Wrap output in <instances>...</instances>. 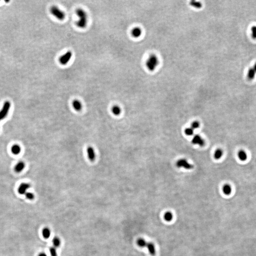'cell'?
<instances>
[{
    "label": "cell",
    "mask_w": 256,
    "mask_h": 256,
    "mask_svg": "<svg viewBox=\"0 0 256 256\" xmlns=\"http://www.w3.org/2000/svg\"><path fill=\"white\" fill-rule=\"evenodd\" d=\"M76 13L79 20L76 22L77 26L80 29H85L88 23V15L86 12L81 8H78L76 11Z\"/></svg>",
    "instance_id": "1"
},
{
    "label": "cell",
    "mask_w": 256,
    "mask_h": 256,
    "mask_svg": "<svg viewBox=\"0 0 256 256\" xmlns=\"http://www.w3.org/2000/svg\"><path fill=\"white\" fill-rule=\"evenodd\" d=\"M159 59L158 57L154 54H152L147 60L146 65L148 69L150 71H153L159 65Z\"/></svg>",
    "instance_id": "2"
},
{
    "label": "cell",
    "mask_w": 256,
    "mask_h": 256,
    "mask_svg": "<svg viewBox=\"0 0 256 256\" xmlns=\"http://www.w3.org/2000/svg\"><path fill=\"white\" fill-rule=\"evenodd\" d=\"M50 11L54 17L60 21L64 20L65 17V13L57 6H52L50 9Z\"/></svg>",
    "instance_id": "3"
},
{
    "label": "cell",
    "mask_w": 256,
    "mask_h": 256,
    "mask_svg": "<svg viewBox=\"0 0 256 256\" xmlns=\"http://www.w3.org/2000/svg\"><path fill=\"white\" fill-rule=\"evenodd\" d=\"M11 108V103L9 101H6L2 106V109L0 111V122L4 119L8 115L10 109Z\"/></svg>",
    "instance_id": "4"
},
{
    "label": "cell",
    "mask_w": 256,
    "mask_h": 256,
    "mask_svg": "<svg viewBox=\"0 0 256 256\" xmlns=\"http://www.w3.org/2000/svg\"><path fill=\"white\" fill-rule=\"evenodd\" d=\"M73 53L70 51H67L59 59V62L62 65H66L71 60Z\"/></svg>",
    "instance_id": "5"
},
{
    "label": "cell",
    "mask_w": 256,
    "mask_h": 256,
    "mask_svg": "<svg viewBox=\"0 0 256 256\" xmlns=\"http://www.w3.org/2000/svg\"><path fill=\"white\" fill-rule=\"evenodd\" d=\"M176 165L178 167H183L187 169H190L193 166L185 159H181L176 162Z\"/></svg>",
    "instance_id": "6"
},
{
    "label": "cell",
    "mask_w": 256,
    "mask_h": 256,
    "mask_svg": "<svg viewBox=\"0 0 256 256\" xmlns=\"http://www.w3.org/2000/svg\"><path fill=\"white\" fill-rule=\"evenodd\" d=\"M87 154L89 160L91 161H95L96 159V154L93 147H88L86 149Z\"/></svg>",
    "instance_id": "7"
},
{
    "label": "cell",
    "mask_w": 256,
    "mask_h": 256,
    "mask_svg": "<svg viewBox=\"0 0 256 256\" xmlns=\"http://www.w3.org/2000/svg\"><path fill=\"white\" fill-rule=\"evenodd\" d=\"M192 142L193 144L198 145L200 146H203L204 145V140L199 135H196L193 137Z\"/></svg>",
    "instance_id": "8"
},
{
    "label": "cell",
    "mask_w": 256,
    "mask_h": 256,
    "mask_svg": "<svg viewBox=\"0 0 256 256\" xmlns=\"http://www.w3.org/2000/svg\"><path fill=\"white\" fill-rule=\"evenodd\" d=\"M30 187V185L27 183H22L19 187L18 191L21 194H25L27 190Z\"/></svg>",
    "instance_id": "9"
},
{
    "label": "cell",
    "mask_w": 256,
    "mask_h": 256,
    "mask_svg": "<svg viewBox=\"0 0 256 256\" xmlns=\"http://www.w3.org/2000/svg\"><path fill=\"white\" fill-rule=\"evenodd\" d=\"M72 105L73 108L75 110V111L79 112L81 111L82 109V104L81 102L80 101L77 100H75L73 101Z\"/></svg>",
    "instance_id": "10"
},
{
    "label": "cell",
    "mask_w": 256,
    "mask_h": 256,
    "mask_svg": "<svg viewBox=\"0 0 256 256\" xmlns=\"http://www.w3.org/2000/svg\"><path fill=\"white\" fill-rule=\"evenodd\" d=\"M142 34V30L139 27L134 28L131 31V35L135 38L139 37Z\"/></svg>",
    "instance_id": "11"
},
{
    "label": "cell",
    "mask_w": 256,
    "mask_h": 256,
    "mask_svg": "<svg viewBox=\"0 0 256 256\" xmlns=\"http://www.w3.org/2000/svg\"><path fill=\"white\" fill-rule=\"evenodd\" d=\"M256 71L254 70L253 68L251 67L249 68L248 74H247V78L249 80H253L256 76Z\"/></svg>",
    "instance_id": "12"
},
{
    "label": "cell",
    "mask_w": 256,
    "mask_h": 256,
    "mask_svg": "<svg viewBox=\"0 0 256 256\" xmlns=\"http://www.w3.org/2000/svg\"><path fill=\"white\" fill-rule=\"evenodd\" d=\"M238 157L240 160L245 161L247 160L248 155L246 152L243 150H240L238 153Z\"/></svg>",
    "instance_id": "13"
},
{
    "label": "cell",
    "mask_w": 256,
    "mask_h": 256,
    "mask_svg": "<svg viewBox=\"0 0 256 256\" xmlns=\"http://www.w3.org/2000/svg\"><path fill=\"white\" fill-rule=\"evenodd\" d=\"M146 247H147L149 253L152 256L155 255L156 253V250H155V247L154 244L152 243V242L147 243Z\"/></svg>",
    "instance_id": "14"
},
{
    "label": "cell",
    "mask_w": 256,
    "mask_h": 256,
    "mask_svg": "<svg viewBox=\"0 0 256 256\" xmlns=\"http://www.w3.org/2000/svg\"><path fill=\"white\" fill-rule=\"evenodd\" d=\"M25 167V164L23 162H18L16 165L15 166L14 170L15 172L17 173H20L21 172Z\"/></svg>",
    "instance_id": "15"
},
{
    "label": "cell",
    "mask_w": 256,
    "mask_h": 256,
    "mask_svg": "<svg viewBox=\"0 0 256 256\" xmlns=\"http://www.w3.org/2000/svg\"><path fill=\"white\" fill-rule=\"evenodd\" d=\"M122 110L121 108L118 105H114L112 108V112L113 114L116 116L119 115L121 113Z\"/></svg>",
    "instance_id": "16"
},
{
    "label": "cell",
    "mask_w": 256,
    "mask_h": 256,
    "mask_svg": "<svg viewBox=\"0 0 256 256\" xmlns=\"http://www.w3.org/2000/svg\"><path fill=\"white\" fill-rule=\"evenodd\" d=\"M42 235L45 239H48L50 237V235H51L50 229L48 227H46L43 229L42 230Z\"/></svg>",
    "instance_id": "17"
},
{
    "label": "cell",
    "mask_w": 256,
    "mask_h": 256,
    "mask_svg": "<svg viewBox=\"0 0 256 256\" xmlns=\"http://www.w3.org/2000/svg\"><path fill=\"white\" fill-rule=\"evenodd\" d=\"M223 191L225 195H229L232 191L230 186L228 184L224 185L223 187Z\"/></svg>",
    "instance_id": "18"
},
{
    "label": "cell",
    "mask_w": 256,
    "mask_h": 256,
    "mask_svg": "<svg viewBox=\"0 0 256 256\" xmlns=\"http://www.w3.org/2000/svg\"><path fill=\"white\" fill-rule=\"evenodd\" d=\"M11 150L13 154L15 155H18L21 152V149L20 146H19L18 145H14L12 147Z\"/></svg>",
    "instance_id": "19"
},
{
    "label": "cell",
    "mask_w": 256,
    "mask_h": 256,
    "mask_svg": "<svg viewBox=\"0 0 256 256\" xmlns=\"http://www.w3.org/2000/svg\"><path fill=\"white\" fill-rule=\"evenodd\" d=\"M223 155V151L221 149H217L214 153V157L216 160H219L222 158Z\"/></svg>",
    "instance_id": "20"
},
{
    "label": "cell",
    "mask_w": 256,
    "mask_h": 256,
    "mask_svg": "<svg viewBox=\"0 0 256 256\" xmlns=\"http://www.w3.org/2000/svg\"><path fill=\"white\" fill-rule=\"evenodd\" d=\"M52 243L55 248H58L61 244V240L59 237H56L52 240Z\"/></svg>",
    "instance_id": "21"
},
{
    "label": "cell",
    "mask_w": 256,
    "mask_h": 256,
    "mask_svg": "<svg viewBox=\"0 0 256 256\" xmlns=\"http://www.w3.org/2000/svg\"><path fill=\"white\" fill-rule=\"evenodd\" d=\"M137 244L138 245V246L140 247H141V248H143V247H146L147 246V242L146 241V240L142 239V238H139V239L138 240H137Z\"/></svg>",
    "instance_id": "22"
},
{
    "label": "cell",
    "mask_w": 256,
    "mask_h": 256,
    "mask_svg": "<svg viewBox=\"0 0 256 256\" xmlns=\"http://www.w3.org/2000/svg\"><path fill=\"white\" fill-rule=\"evenodd\" d=\"M173 216L171 212H167L164 214V219L167 222L171 221L173 219Z\"/></svg>",
    "instance_id": "23"
},
{
    "label": "cell",
    "mask_w": 256,
    "mask_h": 256,
    "mask_svg": "<svg viewBox=\"0 0 256 256\" xmlns=\"http://www.w3.org/2000/svg\"><path fill=\"white\" fill-rule=\"evenodd\" d=\"M190 4L193 7L197 9H200L202 7V4L198 1L192 0L190 2Z\"/></svg>",
    "instance_id": "24"
},
{
    "label": "cell",
    "mask_w": 256,
    "mask_h": 256,
    "mask_svg": "<svg viewBox=\"0 0 256 256\" xmlns=\"http://www.w3.org/2000/svg\"><path fill=\"white\" fill-rule=\"evenodd\" d=\"M49 251L51 256H58V253L57 252L56 248L54 247H51L49 249Z\"/></svg>",
    "instance_id": "25"
},
{
    "label": "cell",
    "mask_w": 256,
    "mask_h": 256,
    "mask_svg": "<svg viewBox=\"0 0 256 256\" xmlns=\"http://www.w3.org/2000/svg\"><path fill=\"white\" fill-rule=\"evenodd\" d=\"M25 195V196H26V198L29 199V200H33L35 197L34 194L32 192H26Z\"/></svg>",
    "instance_id": "26"
},
{
    "label": "cell",
    "mask_w": 256,
    "mask_h": 256,
    "mask_svg": "<svg viewBox=\"0 0 256 256\" xmlns=\"http://www.w3.org/2000/svg\"><path fill=\"white\" fill-rule=\"evenodd\" d=\"M185 133L188 136H191L193 134V129L191 128H187L185 130Z\"/></svg>",
    "instance_id": "27"
},
{
    "label": "cell",
    "mask_w": 256,
    "mask_h": 256,
    "mask_svg": "<svg viewBox=\"0 0 256 256\" xmlns=\"http://www.w3.org/2000/svg\"><path fill=\"white\" fill-rule=\"evenodd\" d=\"M251 36L254 39H256V26H253L251 28Z\"/></svg>",
    "instance_id": "28"
},
{
    "label": "cell",
    "mask_w": 256,
    "mask_h": 256,
    "mask_svg": "<svg viewBox=\"0 0 256 256\" xmlns=\"http://www.w3.org/2000/svg\"><path fill=\"white\" fill-rule=\"evenodd\" d=\"M199 126H200L199 123L198 122L195 121V122H193L192 123V125H191V127H192L191 128H192L194 130V129H196V128H199Z\"/></svg>",
    "instance_id": "29"
},
{
    "label": "cell",
    "mask_w": 256,
    "mask_h": 256,
    "mask_svg": "<svg viewBox=\"0 0 256 256\" xmlns=\"http://www.w3.org/2000/svg\"><path fill=\"white\" fill-rule=\"evenodd\" d=\"M38 256H48L45 253H44V252H41L40 253L39 255Z\"/></svg>",
    "instance_id": "30"
},
{
    "label": "cell",
    "mask_w": 256,
    "mask_h": 256,
    "mask_svg": "<svg viewBox=\"0 0 256 256\" xmlns=\"http://www.w3.org/2000/svg\"><path fill=\"white\" fill-rule=\"evenodd\" d=\"M253 68V69H254V70L256 71V63L255 64H254V65H253V66L252 67Z\"/></svg>",
    "instance_id": "31"
}]
</instances>
